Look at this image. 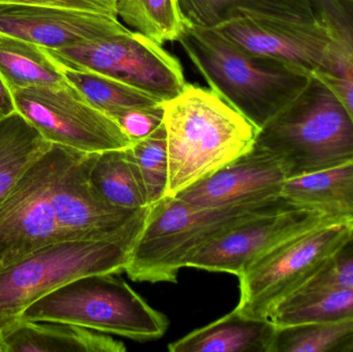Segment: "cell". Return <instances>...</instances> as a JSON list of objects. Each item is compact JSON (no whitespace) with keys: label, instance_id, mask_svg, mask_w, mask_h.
Listing matches in <instances>:
<instances>
[{"label":"cell","instance_id":"1","mask_svg":"<svg viewBox=\"0 0 353 352\" xmlns=\"http://www.w3.org/2000/svg\"><path fill=\"white\" fill-rule=\"evenodd\" d=\"M163 107L170 198L254 147L259 128L211 89L188 84Z\"/></svg>","mask_w":353,"mask_h":352},{"label":"cell","instance_id":"3","mask_svg":"<svg viewBox=\"0 0 353 352\" xmlns=\"http://www.w3.org/2000/svg\"><path fill=\"white\" fill-rule=\"evenodd\" d=\"M294 209L281 198L271 202L199 208L176 198L150 207L124 272L137 282L176 283L187 260L212 240L247 219Z\"/></svg>","mask_w":353,"mask_h":352},{"label":"cell","instance_id":"5","mask_svg":"<svg viewBox=\"0 0 353 352\" xmlns=\"http://www.w3.org/2000/svg\"><path fill=\"white\" fill-rule=\"evenodd\" d=\"M115 275L72 281L35 302L18 320L62 322L137 341L161 338L169 328L167 316Z\"/></svg>","mask_w":353,"mask_h":352},{"label":"cell","instance_id":"4","mask_svg":"<svg viewBox=\"0 0 353 352\" xmlns=\"http://www.w3.org/2000/svg\"><path fill=\"white\" fill-rule=\"evenodd\" d=\"M255 147L279 161L288 178L353 159V120L333 91L311 76L304 90L261 128Z\"/></svg>","mask_w":353,"mask_h":352},{"label":"cell","instance_id":"15","mask_svg":"<svg viewBox=\"0 0 353 352\" xmlns=\"http://www.w3.org/2000/svg\"><path fill=\"white\" fill-rule=\"evenodd\" d=\"M288 179L279 161L257 147L175 196L199 208H219L281 198Z\"/></svg>","mask_w":353,"mask_h":352},{"label":"cell","instance_id":"19","mask_svg":"<svg viewBox=\"0 0 353 352\" xmlns=\"http://www.w3.org/2000/svg\"><path fill=\"white\" fill-rule=\"evenodd\" d=\"M277 327L269 320L241 315L236 309L168 347L171 352H272Z\"/></svg>","mask_w":353,"mask_h":352},{"label":"cell","instance_id":"23","mask_svg":"<svg viewBox=\"0 0 353 352\" xmlns=\"http://www.w3.org/2000/svg\"><path fill=\"white\" fill-rule=\"evenodd\" d=\"M0 76L12 92L66 82L59 66L43 48L3 33H0Z\"/></svg>","mask_w":353,"mask_h":352},{"label":"cell","instance_id":"11","mask_svg":"<svg viewBox=\"0 0 353 352\" xmlns=\"http://www.w3.org/2000/svg\"><path fill=\"white\" fill-rule=\"evenodd\" d=\"M329 222H338L300 209L263 213L242 221L197 250L185 268L240 276L249 266L282 242Z\"/></svg>","mask_w":353,"mask_h":352},{"label":"cell","instance_id":"13","mask_svg":"<svg viewBox=\"0 0 353 352\" xmlns=\"http://www.w3.org/2000/svg\"><path fill=\"white\" fill-rule=\"evenodd\" d=\"M216 30L250 53L280 60L312 76L325 57L329 37L319 17H243Z\"/></svg>","mask_w":353,"mask_h":352},{"label":"cell","instance_id":"26","mask_svg":"<svg viewBox=\"0 0 353 352\" xmlns=\"http://www.w3.org/2000/svg\"><path fill=\"white\" fill-rule=\"evenodd\" d=\"M122 24L163 45L178 41L185 27L178 0H116Z\"/></svg>","mask_w":353,"mask_h":352},{"label":"cell","instance_id":"20","mask_svg":"<svg viewBox=\"0 0 353 352\" xmlns=\"http://www.w3.org/2000/svg\"><path fill=\"white\" fill-rule=\"evenodd\" d=\"M185 22L217 28L243 17L303 19L315 16L311 0H178Z\"/></svg>","mask_w":353,"mask_h":352},{"label":"cell","instance_id":"24","mask_svg":"<svg viewBox=\"0 0 353 352\" xmlns=\"http://www.w3.org/2000/svg\"><path fill=\"white\" fill-rule=\"evenodd\" d=\"M90 178L103 198L117 208L141 210L150 207L126 148L97 153Z\"/></svg>","mask_w":353,"mask_h":352},{"label":"cell","instance_id":"12","mask_svg":"<svg viewBox=\"0 0 353 352\" xmlns=\"http://www.w3.org/2000/svg\"><path fill=\"white\" fill-rule=\"evenodd\" d=\"M50 149L0 203V270L47 244L64 240L48 200Z\"/></svg>","mask_w":353,"mask_h":352},{"label":"cell","instance_id":"27","mask_svg":"<svg viewBox=\"0 0 353 352\" xmlns=\"http://www.w3.org/2000/svg\"><path fill=\"white\" fill-rule=\"evenodd\" d=\"M272 352H353V320L281 327Z\"/></svg>","mask_w":353,"mask_h":352},{"label":"cell","instance_id":"17","mask_svg":"<svg viewBox=\"0 0 353 352\" xmlns=\"http://www.w3.org/2000/svg\"><path fill=\"white\" fill-rule=\"evenodd\" d=\"M329 43L312 76L325 83L353 120V0H311Z\"/></svg>","mask_w":353,"mask_h":352},{"label":"cell","instance_id":"29","mask_svg":"<svg viewBox=\"0 0 353 352\" xmlns=\"http://www.w3.org/2000/svg\"><path fill=\"white\" fill-rule=\"evenodd\" d=\"M347 285H353V225L347 237L330 256L325 266L300 289Z\"/></svg>","mask_w":353,"mask_h":352},{"label":"cell","instance_id":"14","mask_svg":"<svg viewBox=\"0 0 353 352\" xmlns=\"http://www.w3.org/2000/svg\"><path fill=\"white\" fill-rule=\"evenodd\" d=\"M117 17L90 10L0 3V33L57 50L128 32Z\"/></svg>","mask_w":353,"mask_h":352},{"label":"cell","instance_id":"2","mask_svg":"<svg viewBox=\"0 0 353 352\" xmlns=\"http://www.w3.org/2000/svg\"><path fill=\"white\" fill-rule=\"evenodd\" d=\"M176 41L210 89L259 130L285 109L311 78L280 60L247 52L214 28L185 22Z\"/></svg>","mask_w":353,"mask_h":352},{"label":"cell","instance_id":"30","mask_svg":"<svg viewBox=\"0 0 353 352\" xmlns=\"http://www.w3.org/2000/svg\"><path fill=\"white\" fill-rule=\"evenodd\" d=\"M122 132L132 141L150 136L163 123V103L152 107H134L120 112L112 117Z\"/></svg>","mask_w":353,"mask_h":352},{"label":"cell","instance_id":"25","mask_svg":"<svg viewBox=\"0 0 353 352\" xmlns=\"http://www.w3.org/2000/svg\"><path fill=\"white\" fill-rule=\"evenodd\" d=\"M59 68L66 82L74 87L93 107L109 117L125 110L163 103L157 97L105 74L63 66Z\"/></svg>","mask_w":353,"mask_h":352},{"label":"cell","instance_id":"9","mask_svg":"<svg viewBox=\"0 0 353 352\" xmlns=\"http://www.w3.org/2000/svg\"><path fill=\"white\" fill-rule=\"evenodd\" d=\"M46 52L57 65L105 74L163 103L188 85L178 58L137 31Z\"/></svg>","mask_w":353,"mask_h":352},{"label":"cell","instance_id":"16","mask_svg":"<svg viewBox=\"0 0 353 352\" xmlns=\"http://www.w3.org/2000/svg\"><path fill=\"white\" fill-rule=\"evenodd\" d=\"M103 333L55 322L17 320L0 331V352H124Z\"/></svg>","mask_w":353,"mask_h":352},{"label":"cell","instance_id":"6","mask_svg":"<svg viewBox=\"0 0 353 352\" xmlns=\"http://www.w3.org/2000/svg\"><path fill=\"white\" fill-rule=\"evenodd\" d=\"M136 242L59 240L0 270V331L41 298L89 275L124 272Z\"/></svg>","mask_w":353,"mask_h":352},{"label":"cell","instance_id":"28","mask_svg":"<svg viewBox=\"0 0 353 352\" xmlns=\"http://www.w3.org/2000/svg\"><path fill=\"white\" fill-rule=\"evenodd\" d=\"M134 165L149 206L157 204L167 196L169 183L167 132L165 124L159 126L150 136L137 141L126 148Z\"/></svg>","mask_w":353,"mask_h":352},{"label":"cell","instance_id":"18","mask_svg":"<svg viewBox=\"0 0 353 352\" xmlns=\"http://www.w3.org/2000/svg\"><path fill=\"white\" fill-rule=\"evenodd\" d=\"M281 196L292 208L353 225V159L323 171L288 178Z\"/></svg>","mask_w":353,"mask_h":352},{"label":"cell","instance_id":"32","mask_svg":"<svg viewBox=\"0 0 353 352\" xmlns=\"http://www.w3.org/2000/svg\"><path fill=\"white\" fill-rule=\"evenodd\" d=\"M16 112L14 93L12 92L3 78L0 76V120L8 117Z\"/></svg>","mask_w":353,"mask_h":352},{"label":"cell","instance_id":"31","mask_svg":"<svg viewBox=\"0 0 353 352\" xmlns=\"http://www.w3.org/2000/svg\"><path fill=\"white\" fill-rule=\"evenodd\" d=\"M0 3L90 10L117 17L116 0H0ZM118 18V17H117Z\"/></svg>","mask_w":353,"mask_h":352},{"label":"cell","instance_id":"7","mask_svg":"<svg viewBox=\"0 0 353 352\" xmlns=\"http://www.w3.org/2000/svg\"><path fill=\"white\" fill-rule=\"evenodd\" d=\"M97 153L52 145L48 200L64 240H114L136 242L150 207L125 210L99 194L90 171Z\"/></svg>","mask_w":353,"mask_h":352},{"label":"cell","instance_id":"21","mask_svg":"<svg viewBox=\"0 0 353 352\" xmlns=\"http://www.w3.org/2000/svg\"><path fill=\"white\" fill-rule=\"evenodd\" d=\"M52 145L19 112L0 120V203Z\"/></svg>","mask_w":353,"mask_h":352},{"label":"cell","instance_id":"8","mask_svg":"<svg viewBox=\"0 0 353 352\" xmlns=\"http://www.w3.org/2000/svg\"><path fill=\"white\" fill-rule=\"evenodd\" d=\"M353 225L329 222L276 246L239 276L240 300L234 309L256 320L307 284L339 247Z\"/></svg>","mask_w":353,"mask_h":352},{"label":"cell","instance_id":"22","mask_svg":"<svg viewBox=\"0 0 353 352\" xmlns=\"http://www.w3.org/2000/svg\"><path fill=\"white\" fill-rule=\"evenodd\" d=\"M269 320L278 328L353 320V285L300 289L280 302Z\"/></svg>","mask_w":353,"mask_h":352},{"label":"cell","instance_id":"10","mask_svg":"<svg viewBox=\"0 0 353 352\" xmlns=\"http://www.w3.org/2000/svg\"><path fill=\"white\" fill-rule=\"evenodd\" d=\"M17 112L53 145L85 153L134 144L109 116L93 107L70 83L14 91Z\"/></svg>","mask_w":353,"mask_h":352}]
</instances>
